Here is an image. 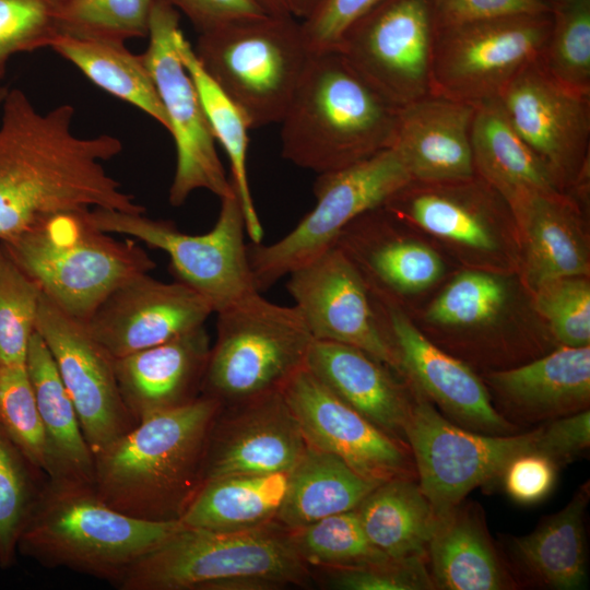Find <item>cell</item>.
Here are the masks:
<instances>
[{
  "instance_id": "obj_54",
  "label": "cell",
  "mask_w": 590,
  "mask_h": 590,
  "mask_svg": "<svg viewBox=\"0 0 590 590\" xmlns=\"http://www.w3.org/2000/svg\"><path fill=\"white\" fill-rule=\"evenodd\" d=\"M8 88L4 86H0V104L2 103L4 96L7 95Z\"/></svg>"
},
{
  "instance_id": "obj_34",
  "label": "cell",
  "mask_w": 590,
  "mask_h": 590,
  "mask_svg": "<svg viewBox=\"0 0 590 590\" xmlns=\"http://www.w3.org/2000/svg\"><path fill=\"white\" fill-rule=\"evenodd\" d=\"M50 48L105 92L139 108L167 131L168 119L142 54L125 43L59 35Z\"/></svg>"
},
{
  "instance_id": "obj_28",
  "label": "cell",
  "mask_w": 590,
  "mask_h": 590,
  "mask_svg": "<svg viewBox=\"0 0 590 590\" xmlns=\"http://www.w3.org/2000/svg\"><path fill=\"white\" fill-rule=\"evenodd\" d=\"M471 148L475 174L507 204L528 193H560L552 172L518 135L497 99L475 105Z\"/></svg>"
},
{
  "instance_id": "obj_24",
  "label": "cell",
  "mask_w": 590,
  "mask_h": 590,
  "mask_svg": "<svg viewBox=\"0 0 590 590\" xmlns=\"http://www.w3.org/2000/svg\"><path fill=\"white\" fill-rule=\"evenodd\" d=\"M305 366L339 399L406 444L404 427L411 401L385 364L357 347L314 340Z\"/></svg>"
},
{
  "instance_id": "obj_12",
  "label": "cell",
  "mask_w": 590,
  "mask_h": 590,
  "mask_svg": "<svg viewBox=\"0 0 590 590\" xmlns=\"http://www.w3.org/2000/svg\"><path fill=\"white\" fill-rule=\"evenodd\" d=\"M539 429L476 433L446 418L418 392L411 402L404 437L417 484L438 516L463 503L475 487L499 477L512 458L533 451Z\"/></svg>"
},
{
  "instance_id": "obj_4",
  "label": "cell",
  "mask_w": 590,
  "mask_h": 590,
  "mask_svg": "<svg viewBox=\"0 0 590 590\" xmlns=\"http://www.w3.org/2000/svg\"><path fill=\"white\" fill-rule=\"evenodd\" d=\"M308 565L275 522L241 531L181 527L139 559L121 590H273L304 586Z\"/></svg>"
},
{
  "instance_id": "obj_17",
  "label": "cell",
  "mask_w": 590,
  "mask_h": 590,
  "mask_svg": "<svg viewBox=\"0 0 590 590\" xmlns=\"http://www.w3.org/2000/svg\"><path fill=\"white\" fill-rule=\"evenodd\" d=\"M281 391L308 446L338 457L377 483L416 475L406 444L389 436L339 399L306 366Z\"/></svg>"
},
{
  "instance_id": "obj_9",
  "label": "cell",
  "mask_w": 590,
  "mask_h": 590,
  "mask_svg": "<svg viewBox=\"0 0 590 590\" xmlns=\"http://www.w3.org/2000/svg\"><path fill=\"white\" fill-rule=\"evenodd\" d=\"M413 178L399 152L381 150L346 167L318 174L316 204L279 240L247 245L259 293L334 246L341 232L359 215L382 206Z\"/></svg>"
},
{
  "instance_id": "obj_27",
  "label": "cell",
  "mask_w": 590,
  "mask_h": 590,
  "mask_svg": "<svg viewBox=\"0 0 590 590\" xmlns=\"http://www.w3.org/2000/svg\"><path fill=\"white\" fill-rule=\"evenodd\" d=\"M25 365L44 428L48 480L93 486L94 455L52 356L37 331L31 338Z\"/></svg>"
},
{
  "instance_id": "obj_48",
  "label": "cell",
  "mask_w": 590,
  "mask_h": 590,
  "mask_svg": "<svg viewBox=\"0 0 590 590\" xmlns=\"http://www.w3.org/2000/svg\"><path fill=\"white\" fill-rule=\"evenodd\" d=\"M558 465L535 451L512 458L500 474L504 488L515 502L523 505L544 499L556 482Z\"/></svg>"
},
{
  "instance_id": "obj_53",
  "label": "cell",
  "mask_w": 590,
  "mask_h": 590,
  "mask_svg": "<svg viewBox=\"0 0 590 590\" xmlns=\"http://www.w3.org/2000/svg\"><path fill=\"white\" fill-rule=\"evenodd\" d=\"M257 1L269 14L280 15V16L291 15L286 0H257Z\"/></svg>"
},
{
  "instance_id": "obj_47",
  "label": "cell",
  "mask_w": 590,
  "mask_h": 590,
  "mask_svg": "<svg viewBox=\"0 0 590 590\" xmlns=\"http://www.w3.org/2000/svg\"><path fill=\"white\" fill-rule=\"evenodd\" d=\"M382 0H321L300 21L311 52L335 49L345 32Z\"/></svg>"
},
{
  "instance_id": "obj_18",
  "label": "cell",
  "mask_w": 590,
  "mask_h": 590,
  "mask_svg": "<svg viewBox=\"0 0 590 590\" xmlns=\"http://www.w3.org/2000/svg\"><path fill=\"white\" fill-rule=\"evenodd\" d=\"M496 99L511 127L559 186L583 170L590 141V94L558 82L539 58Z\"/></svg>"
},
{
  "instance_id": "obj_25",
  "label": "cell",
  "mask_w": 590,
  "mask_h": 590,
  "mask_svg": "<svg viewBox=\"0 0 590 590\" xmlns=\"http://www.w3.org/2000/svg\"><path fill=\"white\" fill-rule=\"evenodd\" d=\"M426 564L434 589L506 590L516 582L502 563L485 523L472 505L461 503L438 515Z\"/></svg>"
},
{
  "instance_id": "obj_23",
  "label": "cell",
  "mask_w": 590,
  "mask_h": 590,
  "mask_svg": "<svg viewBox=\"0 0 590 590\" xmlns=\"http://www.w3.org/2000/svg\"><path fill=\"white\" fill-rule=\"evenodd\" d=\"M204 326L161 344L114 358L118 388L138 423L185 404L201 391L210 354Z\"/></svg>"
},
{
  "instance_id": "obj_55",
  "label": "cell",
  "mask_w": 590,
  "mask_h": 590,
  "mask_svg": "<svg viewBox=\"0 0 590 590\" xmlns=\"http://www.w3.org/2000/svg\"><path fill=\"white\" fill-rule=\"evenodd\" d=\"M546 1L550 5L552 4H555V3H558V2H564V1H567V0H544Z\"/></svg>"
},
{
  "instance_id": "obj_2",
  "label": "cell",
  "mask_w": 590,
  "mask_h": 590,
  "mask_svg": "<svg viewBox=\"0 0 590 590\" xmlns=\"http://www.w3.org/2000/svg\"><path fill=\"white\" fill-rule=\"evenodd\" d=\"M222 403L201 393L150 415L95 456L94 489L130 517L179 521L202 484L213 422Z\"/></svg>"
},
{
  "instance_id": "obj_10",
  "label": "cell",
  "mask_w": 590,
  "mask_h": 590,
  "mask_svg": "<svg viewBox=\"0 0 590 590\" xmlns=\"http://www.w3.org/2000/svg\"><path fill=\"white\" fill-rule=\"evenodd\" d=\"M87 219L103 232L125 235L166 252L176 281L199 293L214 314L259 293L249 267L246 224L236 192L221 199L214 226L199 235L182 233L174 223L144 213L93 209Z\"/></svg>"
},
{
  "instance_id": "obj_21",
  "label": "cell",
  "mask_w": 590,
  "mask_h": 590,
  "mask_svg": "<svg viewBox=\"0 0 590 590\" xmlns=\"http://www.w3.org/2000/svg\"><path fill=\"white\" fill-rule=\"evenodd\" d=\"M386 316L402 373L425 397L463 428L487 435L516 433L517 427L493 406L485 385L468 365L437 347L399 307L387 305Z\"/></svg>"
},
{
  "instance_id": "obj_50",
  "label": "cell",
  "mask_w": 590,
  "mask_h": 590,
  "mask_svg": "<svg viewBox=\"0 0 590 590\" xmlns=\"http://www.w3.org/2000/svg\"><path fill=\"white\" fill-rule=\"evenodd\" d=\"M435 28L515 14L551 11L544 0H430Z\"/></svg>"
},
{
  "instance_id": "obj_45",
  "label": "cell",
  "mask_w": 590,
  "mask_h": 590,
  "mask_svg": "<svg viewBox=\"0 0 590 590\" xmlns=\"http://www.w3.org/2000/svg\"><path fill=\"white\" fill-rule=\"evenodd\" d=\"M535 308L563 346L590 344V285L585 276L548 281L535 288Z\"/></svg>"
},
{
  "instance_id": "obj_33",
  "label": "cell",
  "mask_w": 590,
  "mask_h": 590,
  "mask_svg": "<svg viewBox=\"0 0 590 590\" xmlns=\"http://www.w3.org/2000/svg\"><path fill=\"white\" fill-rule=\"evenodd\" d=\"M378 484L338 457L308 446L292 470L288 492L274 522L292 531L354 510Z\"/></svg>"
},
{
  "instance_id": "obj_11",
  "label": "cell",
  "mask_w": 590,
  "mask_h": 590,
  "mask_svg": "<svg viewBox=\"0 0 590 590\" xmlns=\"http://www.w3.org/2000/svg\"><path fill=\"white\" fill-rule=\"evenodd\" d=\"M552 24L548 11L435 28L432 93L474 106L496 99L542 56Z\"/></svg>"
},
{
  "instance_id": "obj_3",
  "label": "cell",
  "mask_w": 590,
  "mask_h": 590,
  "mask_svg": "<svg viewBox=\"0 0 590 590\" xmlns=\"http://www.w3.org/2000/svg\"><path fill=\"white\" fill-rule=\"evenodd\" d=\"M399 107L338 50L311 52L281 120L282 156L317 175L390 148Z\"/></svg>"
},
{
  "instance_id": "obj_16",
  "label": "cell",
  "mask_w": 590,
  "mask_h": 590,
  "mask_svg": "<svg viewBox=\"0 0 590 590\" xmlns=\"http://www.w3.org/2000/svg\"><path fill=\"white\" fill-rule=\"evenodd\" d=\"M286 288L314 340L357 347L402 373L400 358L384 333L362 275L332 246L288 275Z\"/></svg>"
},
{
  "instance_id": "obj_51",
  "label": "cell",
  "mask_w": 590,
  "mask_h": 590,
  "mask_svg": "<svg viewBox=\"0 0 590 590\" xmlns=\"http://www.w3.org/2000/svg\"><path fill=\"white\" fill-rule=\"evenodd\" d=\"M182 13L198 33L234 20L268 13L257 0H155Z\"/></svg>"
},
{
  "instance_id": "obj_38",
  "label": "cell",
  "mask_w": 590,
  "mask_h": 590,
  "mask_svg": "<svg viewBox=\"0 0 590 590\" xmlns=\"http://www.w3.org/2000/svg\"><path fill=\"white\" fill-rule=\"evenodd\" d=\"M551 11L553 24L541 62L565 86L590 94V0L558 2Z\"/></svg>"
},
{
  "instance_id": "obj_6",
  "label": "cell",
  "mask_w": 590,
  "mask_h": 590,
  "mask_svg": "<svg viewBox=\"0 0 590 590\" xmlns=\"http://www.w3.org/2000/svg\"><path fill=\"white\" fill-rule=\"evenodd\" d=\"M88 211L50 216L0 241L46 298L83 322L113 291L156 267L133 239L95 227Z\"/></svg>"
},
{
  "instance_id": "obj_31",
  "label": "cell",
  "mask_w": 590,
  "mask_h": 590,
  "mask_svg": "<svg viewBox=\"0 0 590 590\" xmlns=\"http://www.w3.org/2000/svg\"><path fill=\"white\" fill-rule=\"evenodd\" d=\"M292 471L237 475L204 482L179 522L215 531H241L275 521Z\"/></svg>"
},
{
  "instance_id": "obj_43",
  "label": "cell",
  "mask_w": 590,
  "mask_h": 590,
  "mask_svg": "<svg viewBox=\"0 0 590 590\" xmlns=\"http://www.w3.org/2000/svg\"><path fill=\"white\" fill-rule=\"evenodd\" d=\"M505 283L489 273L465 271L457 275L432 302L428 322L447 327H472L494 320L507 299Z\"/></svg>"
},
{
  "instance_id": "obj_36",
  "label": "cell",
  "mask_w": 590,
  "mask_h": 590,
  "mask_svg": "<svg viewBox=\"0 0 590 590\" xmlns=\"http://www.w3.org/2000/svg\"><path fill=\"white\" fill-rule=\"evenodd\" d=\"M175 45L196 84L214 138L223 146L229 160L231 181L241 206L246 233L252 244L262 243L263 228L247 176L248 130L250 129L246 118L203 70L180 27L175 34Z\"/></svg>"
},
{
  "instance_id": "obj_1",
  "label": "cell",
  "mask_w": 590,
  "mask_h": 590,
  "mask_svg": "<svg viewBox=\"0 0 590 590\" xmlns=\"http://www.w3.org/2000/svg\"><path fill=\"white\" fill-rule=\"evenodd\" d=\"M1 104L0 241L61 213H145L103 165L120 154V139L76 135L73 106L42 113L19 88L8 90Z\"/></svg>"
},
{
  "instance_id": "obj_44",
  "label": "cell",
  "mask_w": 590,
  "mask_h": 590,
  "mask_svg": "<svg viewBox=\"0 0 590 590\" xmlns=\"http://www.w3.org/2000/svg\"><path fill=\"white\" fill-rule=\"evenodd\" d=\"M63 0H0V80L12 57L52 45Z\"/></svg>"
},
{
  "instance_id": "obj_29",
  "label": "cell",
  "mask_w": 590,
  "mask_h": 590,
  "mask_svg": "<svg viewBox=\"0 0 590 590\" xmlns=\"http://www.w3.org/2000/svg\"><path fill=\"white\" fill-rule=\"evenodd\" d=\"M589 492L587 482L562 510L544 518L529 534L510 541L515 562L539 585L556 590L587 585L585 512Z\"/></svg>"
},
{
  "instance_id": "obj_37",
  "label": "cell",
  "mask_w": 590,
  "mask_h": 590,
  "mask_svg": "<svg viewBox=\"0 0 590 590\" xmlns=\"http://www.w3.org/2000/svg\"><path fill=\"white\" fill-rule=\"evenodd\" d=\"M290 532L298 554L307 565L331 570L396 560L371 544L355 509L322 518Z\"/></svg>"
},
{
  "instance_id": "obj_13",
  "label": "cell",
  "mask_w": 590,
  "mask_h": 590,
  "mask_svg": "<svg viewBox=\"0 0 590 590\" xmlns=\"http://www.w3.org/2000/svg\"><path fill=\"white\" fill-rule=\"evenodd\" d=\"M179 13L153 0L149 45L142 54L165 109L176 146V169L168 200L182 205L196 190L204 189L221 199L235 193L215 148V138L196 84L175 45Z\"/></svg>"
},
{
  "instance_id": "obj_49",
  "label": "cell",
  "mask_w": 590,
  "mask_h": 590,
  "mask_svg": "<svg viewBox=\"0 0 590 590\" xmlns=\"http://www.w3.org/2000/svg\"><path fill=\"white\" fill-rule=\"evenodd\" d=\"M589 446L590 412L586 409L541 426L533 451L548 457L559 467L576 459Z\"/></svg>"
},
{
  "instance_id": "obj_41",
  "label": "cell",
  "mask_w": 590,
  "mask_h": 590,
  "mask_svg": "<svg viewBox=\"0 0 590 590\" xmlns=\"http://www.w3.org/2000/svg\"><path fill=\"white\" fill-rule=\"evenodd\" d=\"M42 293L0 244V364H25Z\"/></svg>"
},
{
  "instance_id": "obj_14",
  "label": "cell",
  "mask_w": 590,
  "mask_h": 590,
  "mask_svg": "<svg viewBox=\"0 0 590 590\" xmlns=\"http://www.w3.org/2000/svg\"><path fill=\"white\" fill-rule=\"evenodd\" d=\"M435 21L430 0H382L335 47L391 104L432 93Z\"/></svg>"
},
{
  "instance_id": "obj_35",
  "label": "cell",
  "mask_w": 590,
  "mask_h": 590,
  "mask_svg": "<svg viewBox=\"0 0 590 590\" xmlns=\"http://www.w3.org/2000/svg\"><path fill=\"white\" fill-rule=\"evenodd\" d=\"M469 179V178H468ZM468 179L445 182H421L424 189L410 184L382 206L397 208L423 229L480 250H493L495 238L486 220L479 194L467 191Z\"/></svg>"
},
{
  "instance_id": "obj_20",
  "label": "cell",
  "mask_w": 590,
  "mask_h": 590,
  "mask_svg": "<svg viewBox=\"0 0 590 590\" xmlns=\"http://www.w3.org/2000/svg\"><path fill=\"white\" fill-rule=\"evenodd\" d=\"M211 314L210 304L186 284L143 273L113 291L84 324L108 355L119 358L204 326Z\"/></svg>"
},
{
  "instance_id": "obj_52",
  "label": "cell",
  "mask_w": 590,
  "mask_h": 590,
  "mask_svg": "<svg viewBox=\"0 0 590 590\" xmlns=\"http://www.w3.org/2000/svg\"><path fill=\"white\" fill-rule=\"evenodd\" d=\"M321 0H286L292 16L302 21L306 19Z\"/></svg>"
},
{
  "instance_id": "obj_40",
  "label": "cell",
  "mask_w": 590,
  "mask_h": 590,
  "mask_svg": "<svg viewBox=\"0 0 590 590\" xmlns=\"http://www.w3.org/2000/svg\"><path fill=\"white\" fill-rule=\"evenodd\" d=\"M153 0H63L60 35L126 43L149 34Z\"/></svg>"
},
{
  "instance_id": "obj_46",
  "label": "cell",
  "mask_w": 590,
  "mask_h": 590,
  "mask_svg": "<svg viewBox=\"0 0 590 590\" xmlns=\"http://www.w3.org/2000/svg\"><path fill=\"white\" fill-rule=\"evenodd\" d=\"M330 585L343 590L434 589L426 560H391L375 566L331 569Z\"/></svg>"
},
{
  "instance_id": "obj_26",
  "label": "cell",
  "mask_w": 590,
  "mask_h": 590,
  "mask_svg": "<svg viewBox=\"0 0 590 590\" xmlns=\"http://www.w3.org/2000/svg\"><path fill=\"white\" fill-rule=\"evenodd\" d=\"M492 386L526 420H554L588 409L590 346H563L526 365L489 375Z\"/></svg>"
},
{
  "instance_id": "obj_39",
  "label": "cell",
  "mask_w": 590,
  "mask_h": 590,
  "mask_svg": "<svg viewBox=\"0 0 590 590\" xmlns=\"http://www.w3.org/2000/svg\"><path fill=\"white\" fill-rule=\"evenodd\" d=\"M35 468L0 428V567H10L23 526L44 484Z\"/></svg>"
},
{
  "instance_id": "obj_7",
  "label": "cell",
  "mask_w": 590,
  "mask_h": 590,
  "mask_svg": "<svg viewBox=\"0 0 590 590\" xmlns=\"http://www.w3.org/2000/svg\"><path fill=\"white\" fill-rule=\"evenodd\" d=\"M192 48L249 129L281 122L311 55L300 21L269 13L200 33Z\"/></svg>"
},
{
  "instance_id": "obj_5",
  "label": "cell",
  "mask_w": 590,
  "mask_h": 590,
  "mask_svg": "<svg viewBox=\"0 0 590 590\" xmlns=\"http://www.w3.org/2000/svg\"><path fill=\"white\" fill-rule=\"evenodd\" d=\"M181 527L130 517L93 486L48 480L17 541V552L47 567H66L116 585L144 555Z\"/></svg>"
},
{
  "instance_id": "obj_22",
  "label": "cell",
  "mask_w": 590,
  "mask_h": 590,
  "mask_svg": "<svg viewBox=\"0 0 590 590\" xmlns=\"http://www.w3.org/2000/svg\"><path fill=\"white\" fill-rule=\"evenodd\" d=\"M475 106L430 93L400 107L393 146L413 180L457 181L475 174L471 126Z\"/></svg>"
},
{
  "instance_id": "obj_32",
  "label": "cell",
  "mask_w": 590,
  "mask_h": 590,
  "mask_svg": "<svg viewBox=\"0 0 590 590\" xmlns=\"http://www.w3.org/2000/svg\"><path fill=\"white\" fill-rule=\"evenodd\" d=\"M355 510L371 544L389 558L426 560L437 516L414 479L378 484Z\"/></svg>"
},
{
  "instance_id": "obj_30",
  "label": "cell",
  "mask_w": 590,
  "mask_h": 590,
  "mask_svg": "<svg viewBox=\"0 0 590 590\" xmlns=\"http://www.w3.org/2000/svg\"><path fill=\"white\" fill-rule=\"evenodd\" d=\"M508 206L524 235L527 276L534 290L552 280L589 274L586 247L562 193H528Z\"/></svg>"
},
{
  "instance_id": "obj_8",
  "label": "cell",
  "mask_w": 590,
  "mask_h": 590,
  "mask_svg": "<svg viewBox=\"0 0 590 590\" xmlns=\"http://www.w3.org/2000/svg\"><path fill=\"white\" fill-rule=\"evenodd\" d=\"M216 338L201 385L223 405L281 390L314 342L300 312L255 293L216 314Z\"/></svg>"
},
{
  "instance_id": "obj_19",
  "label": "cell",
  "mask_w": 590,
  "mask_h": 590,
  "mask_svg": "<svg viewBox=\"0 0 590 590\" xmlns=\"http://www.w3.org/2000/svg\"><path fill=\"white\" fill-rule=\"evenodd\" d=\"M307 448L281 390L222 404L208 440L202 484L227 476L292 471Z\"/></svg>"
},
{
  "instance_id": "obj_42",
  "label": "cell",
  "mask_w": 590,
  "mask_h": 590,
  "mask_svg": "<svg viewBox=\"0 0 590 590\" xmlns=\"http://www.w3.org/2000/svg\"><path fill=\"white\" fill-rule=\"evenodd\" d=\"M0 428L47 475L46 439L25 364H0Z\"/></svg>"
},
{
  "instance_id": "obj_15",
  "label": "cell",
  "mask_w": 590,
  "mask_h": 590,
  "mask_svg": "<svg viewBox=\"0 0 590 590\" xmlns=\"http://www.w3.org/2000/svg\"><path fill=\"white\" fill-rule=\"evenodd\" d=\"M36 331L52 356L95 458L137 424L121 398L114 358L88 333L83 321L66 314L43 294Z\"/></svg>"
}]
</instances>
